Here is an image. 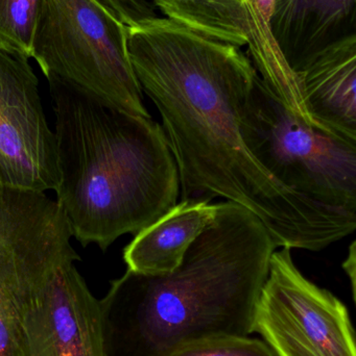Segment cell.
<instances>
[{
	"label": "cell",
	"instance_id": "15",
	"mask_svg": "<svg viewBox=\"0 0 356 356\" xmlns=\"http://www.w3.org/2000/svg\"><path fill=\"white\" fill-rule=\"evenodd\" d=\"M167 356H276L263 341L250 336L209 337L181 345Z\"/></svg>",
	"mask_w": 356,
	"mask_h": 356
},
{
	"label": "cell",
	"instance_id": "3",
	"mask_svg": "<svg viewBox=\"0 0 356 356\" xmlns=\"http://www.w3.org/2000/svg\"><path fill=\"white\" fill-rule=\"evenodd\" d=\"M54 114L56 203L71 236L106 250L169 213L177 164L160 123L48 79Z\"/></svg>",
	"mask_w": 356,
	"mask_h": 356
},
{
	"label": "cell",
	"instance_id": "6",
	"mask_svg": "<svg viewBox=\"0 0 356 356\" xmlns=\"http://www.w3.org/2000/svg\"><path fill=\"white\" fill-rule=\"evenodd\" d=\"M240 129L253 156L286 188L356 213V141L301 120L259 75L242 106Z\"/></svg>",
	"mask_w": 356,
	"mask_h": 356
},
{
	"label": "cell",
	"instance_id": "16",
	"mask_svg": "<svg viewBox=\"0 0 356 356\" xmlns=\"http://www.w3.org/2000/svg\"><path fill=\"white\" fill-rule=\"evenodd\" d=\"M125 26L158 16L156 8L148 0H98Z\"/></svg>",
	"mask_w": 356,
	"mask_h": 356
},
{
	"label": "cell",
	"instance_id": "11",
	"mask_svg": "<svg viewBox=\"0 0 356 356\" xmlns=\"http://www.w3.org/2000/svg\"><path fill=\"white\" fill-rule=\"evenodd\" d=\"M217 203L186 199L136 234L123 250L127 269L146 275L175 271L196 238L215 219Z\"/></svg>",
	"mask_w": 356,
	"mask_h": 356
},
{
	"label": "cell",
	"instance_id": "7",
	"mask_svg": "<svg viewBox=\"0 0 356 356\" xmlns=\"http://www.w3.org/2000/svg\"><path fill=\"white\" fill-rule=\"evenodd\" d=\"M253 332L276 356H356L348 307L305 277L286 247L272 253L255 305Z\"/></svg>",
	"mask_w": 356,
	"mask_h": 356
},
{
	"label": "cell",
	"instance_id": "14",
	"mask_svg": "<svg viewBox=\"0 0 356 356\" xmlns=\"http://www.w3.org/2000/svg\"><path fill=\"white\" fill-rule=\"evenodd\" d=\"M42 0H0V46L31 58Z\"/></svg>",
	"mask_w": 356,
	"mask_h": 356
},
{
	"label": "cell",
	"instance_id": "10",
	"mask_svg": "<svg viewBox=\"0 0 356 356\" xmlns=\"http://www.w3.org/2000/svg\"><path fill=\"white\" fill-rule=\"evenodd\" d=\"M271 29L297 75L316 54L356 33V0H276Z\"/></svg>",
	"mask_w": 356,
	"mask_h": 356
},
{
	"label": "cell",
	"instance_id": "13",
	"mask_svg": "<svg viewBox=\"0 0 356 356\" xmlns=\"http://www.w3.org/2000/svg\"><path fill=\"white\" fill-rule=\"evenodd\" d=\"M163 17L238 47L248 45L240 0H148Z\"/></svg>",
	"mask_w": 356,
	"mask_h": 356
},
{
	"label": "cell",
	"instance_id": "8",
	"mask_svg": "<svg viewBox=\"0 0 356 356\" xmlns=\"http://www.w3.org/2000/svg\"><path fill=\"white\" fill-rule=\"evenodd\" d=\"M58 182L54 131L29 58L0 46V186L46 193Z\"/></svg>",
	"mask_w": 356,
	"mask_h": 356
},
{
	"label": "cell",
	"instance_id": "12",
	"mask_svg": "<svg viewBox=\"0 0 356 356\" xmlns=\"http://www.w3.org/2000/svg\"><path fill=\"white\" fill-rule=\"evenodd\" d=\"M240 1L248 38L249 58L257 73L286 108L309 124L298 77L286 64L272 35L271 21L276 0Z\"/></svg>",
	"mask_w": 356,
	"mask_h": 356
},
{
	"label": "cell",
	"instance_id": "2",
	"mask_svg": "<svg viewBox=\"0 0 356 356\" xmlns=\"http://www.w3.org/2000/svg\"><path fill=\"white\" fill-rule=\"evenodd\" d=\"M275 244L245 207L217 203L215 219L171 273L127 269L100 301L104 356H167L209 337L250 336Z\"/></svg>",
	"mask_w": 356,
	"mask_h": 356
},
{
	"label": "cell",
	"instance_id": "18",
	"mask_svg": "<svg viewBox=\"0 0 356 356\" xmlns=\"http://www.w3.org/2000/svg\"><path fill=\"white\" fill-rule=\"evenodd\" d=\"M356 243L353 241L349 248L348 257L343 263V269L346 272L349 280H350L351 293H353V301L356 300Z\"/></svg>",
	"mask_w": 356,
	"mask_h": 356
},
{
	"label": "cell",
	"instance_id": "5",
	"mask_svg": "<svg viewBox=\"0 0 356 356\" xmlns=\"http://www.w3.org/2000/svg\"><path fill=\"white\" fill-rule=\"evenodd\" d=\"M31 58L47 81L150 117L127 54V26L98 0H42Z\"/></svg>",
	"mask_w": 356,
	"mask_h": 356
},
{
	"label": "cell",
	"instance_id": "9",
	"mask_svg": "<svg viewBox=\"0 0 356 356\" xmlns=\"http://www.w3.org/2000/svg\"><path fill=\"white\" fill-rule=\"evenodd\" d=\"M297 76L309 124L356 141V33L316 54Z\"/></svg>",
	"mask_w": 356,
	"mask_h": 356
},
{
	"label": "cell",
	"instance_id": "1",
	"mask_svg": "<svg viewBox=\"0 0 356 356\" xmlns=\"http://www.w3.org/2000/svg\"><path fill=\"white\" fill-rule=\"evenodd\" d=\"M127 43L140 88L162 119L181 200L245 207L276 248L317 252L355 232L356 213L286 188L247 147L240 118L258 73L240 47L159 16L127 26Z\"/></svg>",
	"mask_w": 356,
	"mask_h": 356
},
{
	"label": "cell",
	"instance_id": "17",
	"mask_svg": "<svg viewBox=\"0 0 356 356\" xmlns=\"http://www.w3.org/2000/svg\"><path fill=\"white\" fill-rule=\"evenodd\" d=\"M0 356H21L18 325L12 302L0 286Z\"/></svg>",
	"mask_w": 356,
	"mask_h": 356
},
{
	"label": "cell",
	"instance_id": "4",
	"mask_svg": "<svg viewBox=\"0 0 356 356\" xmlns=\"http://www.w3.org/2000/svg\"><path fill=\"white\" fill-rule=\"evenodd\" d=\"M71 238L56 209L0 213V286L16 316L21 356H104L100 301L75 266Z\"/></svg>",
	"mask_w": 356,
	"mask_h": 356
}]
</instances>
